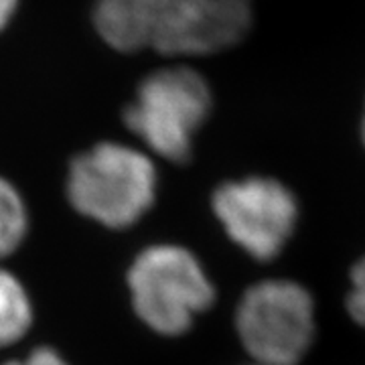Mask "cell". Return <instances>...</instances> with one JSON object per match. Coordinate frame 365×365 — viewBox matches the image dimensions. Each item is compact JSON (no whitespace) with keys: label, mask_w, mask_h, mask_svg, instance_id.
I'll list each match as a JSON object with an SVG mask.
<instances>
[{"label":"cell","mask_w":365,"mask_h":365,"mask_svg":"<svg viewBox=\"0 0 365 365\" xmlns=\"http://www.w3.org/2000/svg\"><path fill=\"white\" fill-rule=\"evenodd\" d=\"M252 21L234 0H98L93 23L118 51L153 47L163 55H209L235 45Z\"/></svg>","instance_id":"6da1fadb"},{"label":"cell","mask_w":365,"mask_h":365,"mask_svg":"<svg viewBox=\"0 0 365 365\" xmlns=\"http://www.w3.org/2000/svg\"><path fill=\"white\" fill-rule=\"evenodd\" d=\"M211 106V90L197 71L167 67L143 79L124 120L157 157L181 165L193 155L195 134Z\"/></svg>","instance_id":"5b68a950"},{"label":"cell","mask_w":365,"mask_h":365,"mask_svg":"<svg viewBox=\"0 0 365 365\" xmlns=\"http://www.w3.org/2000/svg\"><path fill=\"white\" fill-rule=\"evenodd\" d=\"M211 209L225 235L256 262H272L282 254L300 215L294 191L262 175L223 181L211 195Z\"/></svg>","instance_id":"8992f818"},{"label":"cell","mask_w":365,"mask_h":365,"mask_svg":"<svg viewBox=\"0 0 365 365\" xmlns=\"http://www.w3.org/2000/svg\"><path fill=\"white\" fill-rule=\"evenodd\" d=\"M29 232V209L13 182L0 177V260L23 244Z\"/></svg>","instance_id":"ba28073f"},{"label":"cell","mask_w":365,"mask_h":365,"mask_svg":"<svg viewBox=\"0 0 365 365\" xmlns=\"http://www.w3.org/2000/svg\"><path fill=\"white\" fill-rule=\"evenodd\" d=\"M66 191L79 215L108 230H126L155 205L157 167L143 150L100 143L71 160Z\"/></svg>","instance_id":"7a4b0ae2"},{"label":"cell","mask_w":365,"mask_h":365,"mask_svg":"<svg viewBox=\"0 0 365 365\" xmlns=\"http://www.w3.org/2000/svg\"><path fill=\"white\" fill-rule=\"evenodd\" d=\"M4 365H69L67 359L59 351H55L51 347H37L33 351L25 355L23 359L9 361Z\"/></svg>","instance_id":"30bf717a"},{"label":"cell","mask_w":365,"mask_h":365,"mask_svg":"<svg viewBox=\"0 0 365 365\" xmlns=\"http://www.w3.org/2000/svg\"><path fill=\"white\" fill-rule=\"evenodd\" d=\"M237 2H250V0H237Z\"/></svg>","instance_id":"4fadbf2b"},{"label":"cell","mask_w":365,"mask_h":365,"mask_svg":"<svg viewBox=\"0 0 365 365\" xmlns=\"http://www.w3.org/2000/svg\"><path fill=\"white\" fill-rule=\"evenodd\" d=\"M19 0H0V31L6 26V23L11 21V16L14 14Z\"/></svg>","instance_id":"8fae6325"},{"label":"cell","mask_w":365,"mask_h":365,"mask_svg":"<svg viewBox=\"0 0 365 365\" xmlns=\"http://www.w3.org/2000/svg\"><path fill=\"white\" fill-rule=\"evenodd\" d=\"M235 331L254 364L299 365L317 335L311 290L290 278L252 284L235 307Z\"/></svg>","instance_id":"277c9868"},{"label":"cell","mask_w":365,"mask_h":365,"mask_svg":"<svg viewBox=\"0 0 365 365\" xmlns=\"http://www.w3.org/2000/svg\"><path fill=\"white\" fill-rule=\"evenodd\" d=\"M134 313L163 337L187 333L211 309L215 287L195 254L179 244L144 248L128 270Z\"/></svg>","instance_id":"3957f363"},{"label":"cell","mask_w":365,"mask_h":365,"mask_svg":"<svg viewBox=\"0 0 365 365\" xmlns=\"http://www.w3.org/2000/svg\"><path fill=\"white\" fill-rule=\"evenodd\" d=\"M252 365H258V364H252Z\"/></svg>","instance_id":"5bb4252c"},{"label":"cell","mask_w":365,"mask_h":365,"mask_svg":"<svg viewBox=\"0 0 365 365\" xmlns=\"http://www.w3.org/2000/svg\"><path fill=\"white\" fill-rule=\"evenodd\" d=\"M33 325V302L23 282L0 268V349L14 345Z\"/></svg>","instance_id":"52a82bcc"},{"label":"cell","mask_w":365,"mask_h":365,"mask_svg":"<svg viewBox=\"0 0 365 365\" xmlns=\"http://www.w3.org/2000/svg\"><path fill=\"white\" fill-rule=\"evenodd\" d=\"M345 307H347V313L351 314L353 321L365 329V256L353 264Z\"/></svg>","instance_id":"9c48e42d"},{"label":"cell","mask_w":365,"mask_h":365,"mask_svg":"<svg viewBox=\"0 0 365 365\" xmlns=\"http://www.w3.org/2000/svg\"><path fill=\"white\" fill-rule=\"evenodd\" d=\"M361 143L365 146V110H364V118H361Z\"/></svg>","instance_id":"7c38bea8"}]
</instances>
